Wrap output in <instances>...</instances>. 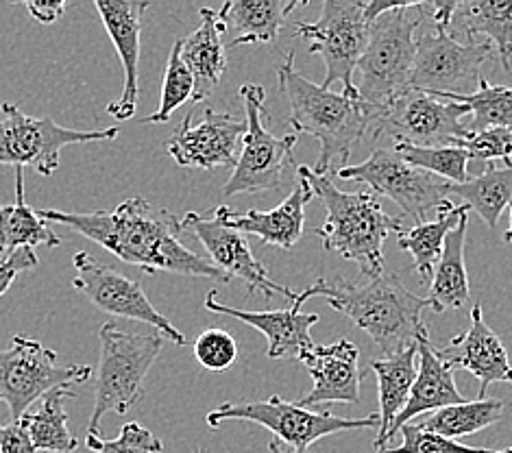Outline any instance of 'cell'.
I'll return each instance as SVG.
<instances>
[{
  "mask_svg": "<svg viewBox=\"0 0 512 453\" xmlns=\"http://www.w3.org/2000/svg\"><path fill=\"white\" fill-rule=\"evenodd\" d=\"M44 223L64 225L77 231L103 249L114 253L125 264L138 266L144 273H175L181 277L214 279L229 284V277L207 257L188 249L181 236V220L142 197H131L116 205L114 212H59L38 210Z\"/></svg>",
  "mask_w": 512,
  "mask_h": 453,
  "instance_id": "1",
  "label": "cell"
},
{
  "mask_svg": "<svg viewBox=\"0 0 512 453\" xmlns=\"http://www.w3.org/2000/svg\"><path fill=\"white\" fill-rule=\"evenodd\" d=\"M312 297H323L336 312L367 332L386 358L428 338L421 312L430 308V301L412 295L395 273H384L367 284H353L345 277L316 279L308 290L299 292L292 305L301 310Z\"/></svg>",
  "mask_w": 512,
  "mask_h": 453,
  "instance_id": "2",
  "label": "cell"
},
{
  "mask_svg": "<svg viewBox=\"0 0 512 453\" xmlns=\"http://www.w3.org/2000/svg\"><path fill=\"white\" fill-rule=\"evenodd\" d=\"M277 81L290 107L292 129L321 144L319 162L312 168L316 175H327L336 162H347L353 146L371 133L380 112L360 96L336 94L303 77L295 68V53H286Z\"/></svg>",
  "mask_w": 512,
  "mask_h": 453,
  "instance_id": "3",
  "label": "cell"
},
{
  "mask_svg": "<svg viewBox=\"0 0 512 453\" xmlns=\"http://www.w3.org/2000/svg\"><path fill=\"white\" fill-rule=\"evenodd\" d=\"M297 175L310 183L314 197L327 210L323 227L316 229L323 249L356 262L364 277L384 275V240L390 231L404 229L401 220L388 216L373 192H343L327 175H316L308 166H299Z\"/></svg>",
  "mask_w": 512,
  "mask_h": 453,
  "instance_id": "4",
  "label": "cell"
},
{
  "mask_svg": "<svg viewBox=\"0 0 512 453\" xmlns=\"http://www.w3.org/2000/svg\"><path fill=\"white\" fill-rule=\"evenodd\" d=\"M99 340L101 360L96 366L94 410L88 423V434L94 436H101L105 414H127L144 397V379L164 345V336L155 329L136 332L118 323H105Z\"/></svg>",
  "mask_w": 512,
  "mask_h": 453,
  "instance_id": "5",
  "label": "cell"
},
{
  "mask_svg": "<svg viewBox=\"0 0 512 453\" xmlns=\"http://www.w3.org/2000/svg\"><path fill=\"white\" fill-rule=\"evenodd\" d=\"M425 16V3H393L369 27L367 51L358 61V96L377 109L410 90L417 57V29Z\"/></svg>",
  "mask_w": 512,
  "mask_h": 453,
  "instance_id": "6",
  "label": "cell"
},
{
  "mask_svg": "<svg viewBox=\"0 0 512 453\" xmlns=\"http://www.w3.org/2000/svg\"><path fill=\"white\" fill-rule=\"evenodd\" d=\"M94 375L88 364H59L57 353L40 340L14 336L7 349H0V403L11 419L22 421L38 399L57 388L83 384Z\"/></svg>",
  "mask_w": 512,
  "mask_h": 453,
  "instance_id": "7",
  "label": "cell"
},
{
  "mask_svg": "<svg viewBox=\"0 0 512 453\" xmlns=\"http://www.w3.org/2000/svg\"><path fill=\"white\" fill-rule=\"evenodd\" d=\"M240 99L245 107L247 133L242 138L238 162L223 186V197L277 190L284 183V168L292 162V149L299 142L297 133L275 138L264 127V120L271 116L264 105L266 92L262 85L245 83L240 88Z\"/></svg>",
  "mask_w": 512,
  "mask_h": 453,
  "instance_id": "8",
  "label": "cell"
},
{
  "mask_svg": "<svg viewBox=\"0 0 512 453\" xmlns=\"http://www.w3.org/2000/svg\"><path fill=\"white\" fill-rule=\"evenodd\" d=\"M205 421L210 427H218L225 421H249L266 427L277 440L295 449H310L316 440L329 434L371 430L380 427V412H373L364 419H343L332 412H316L299 406L297 401L271 397L268 401H242L223 403L216 410L207 412Z\"/></svg>",
  "mask_w": 512,
  "mask_h": 453,
  "instance_id": "9",
  "label": "cell"
},
{
  "mask_svg": "<svg viewBox=\"0 0 512 453\" xmlns=\"http://www.w3.org/2000/svg\"><path fill=\"white\" fill-rule=\"evenodd\" d=\"M367 3L358 0H325L316 22H297V35L310 44V53L325 61L321 88L343 83L345 96H358L353 72L369 42Z\"/></svg>",
  "mask_w": 512,
  "mask_h": 453,
  "instance_id": "10",
  "label": "cell"
},
{
  "mask_svg": "<svg viewBox=\"0 0 512 453\" xmlns=\"http://www.w3.org/2000/svg\"><path fill=\"white\" fill-rule=\"evenodd\" d=\"M120 129L79 131L57 125L51 118H33L14 103H3L0 118V164L24 168L31 166L48 177L59 168L62 149L72 144L116 140Z\"/></svg>",
  "mask_w": 512,
  "mask_h": 453,
  "instance_id": "11",
  "label": "cell"
},
{
  "mask_svg": "<svg viewBox=\"0 0 512 453\" xmlns=\"http://www.w3.org/2000/svg\"><path fill=\"white\" fill-rule=\"evenodd\" d=\"M467 114H471L467 105L408 90L377 112L371 133L373 140L388 136L395 144L421 146V149L456 146L471 133L460 122Z\"/></svg>",
  "mask_w": 512,
  "mask_h": 453,
  "instance_id": "12",
  "label": "cell"
},
{
  "mask_svg": "<svg viewBox=\"0 0 512 453\" xmlns=\"http://www.w3.org/2000/svg\"><path fill=\"white\" fill-rule=\"evenodd\" d=\"M495 55L491 42L460 44L449 31H432L417 38V57L410 90L432 96H469L480 88V68Z\"/></svg>",
  "mask_w": 512,
  "mask_h": 453,
  "instance_id": "13",
  "label": "cell"
},
{
  "mask_svg": "<svg viewBox=\"0 0 512 453\" xmlns=\"http://www.w3.org/2000/svg\"><path fill=\"white\" fill-rule=\"evenodd\" d=\"M336 175L338 179L364 183L373 194H384L406 216L417 220V225H423L425 216L436 212L449 197L447 181L410 166L388 149H375L364 162L338 168Z\"/></svg>",
  "mask_w": 512,
  "mask_h": 453,
  "instance_id": "14",
  "label": "cell"
},
{
  "mask_svg": "<svg viewBox=\"0 0 512 453\" xmlns=\"http://www.w3.org/2000/svg\"><path fill=\"white\" fill-rule=\"evenodd\" d=\"M72 266L77 271L75 279H72V288L79 290L83 297H88L96 308L149 325L164 338L173 340L175 345H186V336L164 314L157 312L151 299L146 297L140 281L118 273L114 266L99 262L88 251H79L72 257Z\"/></svg>",
  "mask_w": 512,
  "mask_h": 453,
  "instance_id": "15",
  "label": "cell"
},
{
  "mask_svg": "<svg viewBox=\"0 0 512 453\" xmlns=\"http://www.w3.org/2000/svg\"><path fill=\"white\" fill-rule=\"evenodd\" d=\"M247 133V120L205 107L201 120H194V107L179 122L166 142V151L184 168H231L238 162V146Z\"/></svg>",
  "mask_w": 512,
  "mask_h": 453,
  "instance_id": "16",
  "label": "cell"
},
{
  "mask_svg": "<svg viewBox=\"0 0 512 453\" xmlns=\"http://www.w3.org/2000/svg\"><path fill=\"white\" fill-rule=\"evenodd\" d=\"M181 227H184V234H190L197 238L205 251L210 253V262L221 268V271L229 279H242L247 284V295H253L255 290H262L264 299L271 303L275 295H282L290 305L297 301V292H292L284 286L275 284V281L268 277L264 264L253 255L245 234L227 227L221 220L205 218L197 212H188L181 218Z\"/></svg>",
  "mask_w": 512,
  "mask_h": 453,
  "instance_id": "17",
  "label": "cell"
},
{
  "mask_svg": "<svg viewBox=\"0 0 512 453\" xmlns=\"http://www.w3.org/2000/svg\"><path fill=\"white\" fill-rule=\"evenodd\" d=\"M149 3H131V0H96V11L103 20V27L112 38L120 64L125 70L123 94L120 99L107 105V114L125 122L136 116L140 83H138V64H140V33L142 18Z\"/></svg>",
  "mask_w": 512,
  "mask_h": 453,
  "instance_id": "18",
  "label": "cell"
},
{
  "mask_svg": "<svg viewBox=\"0 0 512 453\" xmlns=\"http://www.w3.org/2000/svg\"><path fill=\"white\" fill-rule=\"evenodd\" d=\"M312 377V390L297 403L303 408H316L321 403H358L362 371L360 349L351 340H338L334 345H314L301 358Z\"/></svg>",
  "mask_w": 512,
  "mask_h": 453,
  "instance_id": "19",
  "label": "cell"
},
{
  "mask_svg": "<svg viewBox=\"0 0 512 453\" xmlns=\"http://www.w3.org/2000/svg\"><path fill=\"white\" fill-rule=\"evenodd\" d=\"M454 369L469 371L478 379V399H486L491 384H512V364L504 342L484 323L482 305H473L471 327L456 336L445 349H436Z\"/></svg>",
  "mask_w": 512,
  "mask_h": 453,
  "instance_id": "20",
  "label": "cell"
},
{
  "mask_svg": "<svg viewBox=\"0 0 512 453\" xmlns=\"http://www.w3.org/2000/svg\"><path fill=\"white\" fill-rule=\"evenodd\" d=\"M297 179V188L288 194L284 203H279L273 210L234 212L227 205H218L214 210V218L240 231V234L258 236L264 244H273V247L279 249H292L299 242L303 227H306V205L314 199L310 183L301 175H297Z\"/></svg>",
  "mask_w": 512,
  "mask_h": 453,
  "instance_id": "21",
  "label": "cell"
},
{
  "mask_svg": "<svg viewBox=\"0 0 512 453\" xmlns=\"http://www.w3.org/2000/svg\"><path fill=\"white\" fill-rule=\"evenodd\" d=\"M216 290L205 297V308L210 312L225 314L231 318H238L245 325L258 329L260 334L268 340V358L282 360V358H297L301 360L312 347L310 329L319 323V314H303L295 305L288 310H268V312H245L238 308H229L225 303L216 301Z\"/></svg>",
  "mask_w": 512,
  "mask_h": 453,
  "instance_id": "22",
  "label": "cell"
},
{
  "mask_svg": "<svg viewBox=\"0 0 512 453\" xmlns=\"http://www.w3.org/2000/svg\"><path fill=\"white\" fill-rule=\"evenodd\" d=\"M417 349H419L417 379H414V386L410 390V399L406 403L404 412L397 416L395 425L390 427L388 443L390 438H395V434L401 430V427L408 425L412 419H417L419 414L436 412V410L458 406V403L467 401L456 388V369L438 355V351L432 347L430 338H421L417 342Z\"/></svg>",
  "mask_w": 512,
  "mask_h": 453,
  "instance_id": "23",
  "label": "cell"
},
{
  "mask_svg": "<svg viewBox=\"0 0 512 453\" xmlns=\"http://www.w3.org/2000/svg\"><path fill=\"white\" fill-rule=\"evenodd\" d=\"M199 16V29L192 31L186 40H181V57H184V64L194 77L192 107L210 99L227 70L223 44L227 27L221 9L214 11L210 7H203Z\"/></svg>",
  "mask_w": 512,
  "mask_h": 453,
  "instance_id": "24",
  "label": "cell"
},
{
  "mask_svg": "<svg viewBox=\"0 0 512 453\" xmlns=\"http://www.w3.org/2000/svg\"><path fill=\"white\" fill-rule=\"evenodd\" d=\"M417 358V345H410L395 355L371 362V371L377 375V390H380V432L375 438L377 451L386 449L390 427L395 425L397 416L404 412L410 399V390L419 371Z\"/></svg>",
  "mask_w": 512,
  "mask_h": 453,
  "instance_id": "25",
  "label": "cell"
},
{
  "mask_svg": "<svg viewBox=\"0 0 512 453\" xmlns=\"http://www.w3.org/2000/svg\"><path fill=\"white\" fill-rule=\"evenodd\" d=\"M467 225L469 212L462 214L460 223L445 238L443 255L438 260L428 295L430 308L436 314H445L449 310H465L471 301V288L465 266Z\"/></svg>",
  "mask_w": 512,
  "mask_h": 453,
  "instance_id": "26",
  "label": "cell"
},
{
  "mask_svg": "<svg viewBox=\"0 0 512 453\" xmlns=\"http://www.w3.org/2000/svg\"><path fill=\"white\" fill-rule=\"evenodd\" d=\"M297 7L299 3L284 0H229L221 7L227 33L231 35L227 48L273 42Z\"/></svg>",
  "mask_w": 512,
  "mask_h": 453,
  "instance_id": "27",
  "label": "cell"
},
{
  "mask_svg": "<svg viewBox=\"0 0 512 453\" xmlns=\"http://www.w3.org/2000/svg\"><path fill=\"white\" fill-rule=\"evenodd\" d=\"M469 212L465 205H454L451 201H445L436 210V218L430 223H423L410 229L397 231V244L401 251L412 255L414 271L421 275L423 281L434 279V266L438 264L443 255V244L451 229H454L462 214Z\"/></svg>",
  "mask_w": 512,
  "mask_h": 453,
  "instance_id": "28",
  "label": "cell"
},
{
  "mask_svg": "<svg viewBox=\"0 0 512 453\" xmlns=\"http://www.w3.org/2000/svg\"><path fill=\"white\" fill-rule=\"evenodd\" d=\"M62 238L24 199V168H16V201L0 205V255L22 247H59Z\"/></svg>",
  "mask_w": 512,
  "mask_h": 453,
  "instance_id": "29",
  "label": "cell"
},
{
  "mask_svg": "<svg viewBox=\"0 0 512 453\" xmlns=\"http://www.w3.org/2000/svg\"><path fill=\"white\" fill-rule=\"evenodd\" d=\"M75 397L70 388H57L42 399V406L35 412L24 414V425L31 436V443L38 451L46 453H72L77 451L79 440L68 430L66 401Z\"/></svg>",
  "mask_w": 512,
  "mask_h": 453,
  "instance_id": "30",
  "label": "cell"
},
{
  "mask_svg": "<svg viewBox=\"0 0 512 453\" xmlns=\"http://www.w3.org/2000/svg\"><path fill=\"white\" fill-rule=\"evenodd\" d=\"M508 410L506 399H475L449 406L443 410L432 412L428 419H423L419 425L423 430L441 434L451 440H460L471 434H478L486 427L502 421L504 412Z\"/></svg>",
  "mask_w": 512,
  "mask_h": 453,
  "instance_id": "31",
  "label": "cell"
},
{
  "mask_svg": "<svg viewBox=\"0 0 512 453\" xmlns=\"http://www.w3.org/2000/svg\"><path fill=\"white\" fill-rule=\"evenodd\" d=\"M449 194H456L465 201L467 210L478 212L486 225L495 227L502 212L512 205V166L502 170L489 166L482 175L467 183H458V186L449 183Z\"/></svg>",
  "mask_w": 512,
  "mask_h": 453,
  "instance_id": "32",
  "label": "cell"
},
{
  "mask_svg": "<svg viewBox=\"0 0 512 453\" xmlns=\"http://www.w3.org/2000/svg\"><path fill=\"white\" fill-rule=\"evenodd\" d=\"M458 14H462V24H465L469 38H475L478 33L489 35L497 57L508 70L512 57V0H506V3L473 0V3L460 5Z\"/></svg>",
  "mask_w": 512,
  "mask_h": 453,
  "instance_id": "33",
  "label": "cell"
},
{
  "mask_svg": "<svg viewBox=\"0 0 512 453\" xmlns=\"http://www.w3.org/2000/svg\"><path fill=\"white\" fill-rule=\"evenodd\" d=\"M471 109V131L486 129H512V88L510 85H491L486 79L480 81L478 92L469 96H438Z\"/></svg>",
  "mask_w": 512,
  "mask_h": 453,
  "instance_id": "34",
  "label": "cell"
},
{
  "mask_svg": "<svg viewBox=\"0 0 512 453\" xmlns=\"http://www.w3.org/2000/svg\"><path fill=\"white\" fill-rule=\"evenodd\" d=\"M404 162L410 166L430 173L438 179H445L451 186L467 183L469 177V153L458 146H432V149H421V146L395 144L393 149Z\"/></svg>",
  "mask_w": 512,
  "mask_h": 453,
  "instance_id": "35",
  "label": "cell"
},
{
  "mask_svg": "<svg viewBox=\"0 0 512 453\" xmlns=\"http://www.w3.org/2000/svg\"><path fill=\"white\" fill-rule=\"evenodd\" d=\"M194 96V77L184 64V57H181V40L175 42L173 51L168 55V64L164 72V83H162V96L160 105H157L151 116H146L144 122L149 125H164L175 114V109L192 101Z\"/></svg>",
  "mask_w": 512,
  "mask_h": 453,
  "instance_id": "36",
  "label": "cell"
},
{
  "mask_svg": "<svg viewBox=\"0 0 512 453\" xmlns=\"http://www.w3.org/2000/svg\"><path fill=\"white\" fill-rule=\"evenodd\" d=\"M85 445L96 453H164V443L140 423H125L116 440L85 434Z\"/></svg>",
  "mask_w": 512,
  "mask_h": 453,
  "instance_id": "37",
  "label": "cell"
},
{
  "mask_svg": "<svg viewBox=\"0 0 512 453\" xmlns=\"http://www.w3.org/2000/svg\"><path fill=\"white\" fill-rule=\"evenodd\" d=\"M401 445L395 449H382L377 453H497L491 449L462 445L460 440H451L430 430H423L419 423H408L401 427Z\"/></svg>",
  "mask_w": 512,
  "mask_h": 453,
  "instance_id": "38",
  "label": "cell"
},
{
  "mask_svg": "<svg viewBox=\"0 0 512 453\" xmlns=\"http://www.w3.org/2000/svg\"><path fill=\"white\" fill-rule=\"evenodd\" d=\"M194 358L207 371H227L229 366H234L238 358V345L234 336L225 329H205V332L194 340Z\"/></svg>",
  "mask_w": 512,
  "mask_h": 453,
  "instance_id": "39",
  "label": "cell"
},
{
  "mask_svg": "<svg viewBox=\"0 0 512 453\" xmlns=\"http://www.w3.org/2000/svg\"><path fill=\"white\" fill-rule=\"evenodd\" d=\"M458 149H465L469 159L475 162H497L504 159L512 166V129H486L478 133H469L465 140H460Z\"/></svg>",
  "mask_w": 512,
  "mask_h": 453,
  "instance_id": "40",
  "label": "cell"
},
{
  "mask_svg": "<svg viewBox=\"0 0 512 453\" xmlns=\"http://www.w3.org/2000/svg\"><path fill=\"white\" fill-rule=\"evenodd\" d=\"M40 264L38 255H35L33 249L29 247H22L7 253L5 257H0V297L5 295V292L14 284L16 277L24 271H31Z\"/></svg>",
  "mask_w": 512,
  "mask_h": 453,
  "instance_id": "41",
  "label": "cell"
},
{
  "mask_svg": "<svg viewBox=\"0 0 512 453\" xmlns=\"http://www.w3.org/2000/svg\"><path fill=\"white\" fill-rule=\"evenodd\" d=\"M0 453H38L31 443L24 421L0 425Z\"/></svg>",
  "mask_w": 512,
  "mask_h": 453,
  "instance_id": "42",
  "label": "cell"
},
{
  "mask_svg": "<svg viewBox=\"0 0 512 453\" xmlns=\"http://www.w3.org/2000/svg\"><path fill=\"white\" fill-rule=\"evenodd\" d=\"M460 5L462 3H445V0H438V3H428V5H425V11H430V14H432L438 31H447L449 24L454 22Z\"/></svg>",
  "mask_w": 512,
  "mask_h": 453,
  "instance_id": "43",
  "label": "cell"
},
{
  "mask_svg": "<svg viewBox=\"0 0 512 453\" xmlns=\"http://www.w3.org/2000/svg\"><path fill=\"white\" fill-rule=\"evenodd\" d=\"M29 14L42 22V24H53L66 11V3H27Z\"/></svg>",
  "mask_w": 512,
  "mask_h": 453,
  "instance_id": "44",
  "label": "cell"
},
{
  "mask_svg": "<svg viewBox=\"0 0 512 453\" xmlns=\"http://www.w3.org/2000/svg\"><path fill=\"white\" fill-rule=\"evenodd\" d=\"M268 451H271V453H314V451H310V449L288 447V445L282 443V440H277V438H273L271 443H268Z\"/></svg>",
  "mask_w": 512,
  "mask_h": 453,
  "instance_id": "45",
  "label": "cell"
},
{
  "mask_svg": "<svg viewBox=\"0 0 512 453\" xmlns=\"http://www.w3.org/2000/svg\"><path fill=\"white\" fill-rule=\"evenodd\" d=\"M504 240H506L508 244H512V205H510V227H508V231L504 234Z\"/></svg>",
  "mask_w": 512,
  "mask_h": 453,
  "instance_id": "46",
  "label": "cell"
},
{
  "mask_svg": "<svg viewBox=\"0 0 512 453\" xmlns=\"http://www.w3.org/2000/svg\"><path fill=\"white\" fill-rule=\"evenodd\" d=\"M497 453H512V447H508V449H504V451H497Z\"/></svg>",
  "mask_w": 512,
  "mask_h": 453,
  "instance_id": "47",
  "label": "cell"
},
{
  "mask_svg": "<svg viewBox=\"0 0 512 453\" xmlns=\"http://www.w3.org/2000/svg\"><path fill=\"white\" fill-rule=\"evenodd\" d=\"M197 453H207V451H203V449H201V451H197Z\"/></svg>",
  "mask_w": 512,
  "mask_h": 453,
  "instance_id": "48",
  "label": "cell"
}]
</instances>
